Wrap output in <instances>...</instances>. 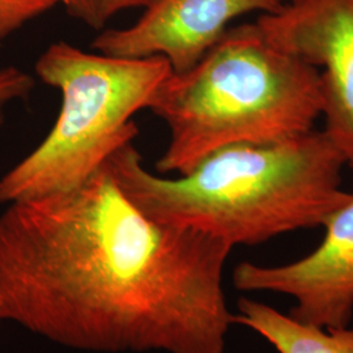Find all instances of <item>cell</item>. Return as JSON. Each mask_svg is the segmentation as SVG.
<instances>
[{"instance_id": "1", "label": "cell", "mask_w": 353, "mask_h": 353, "mask_svg": "<svg viewBox=\"0 0 353 353\" xmlns=\"http://www.w3.org/2000/svg\"><path fill=\"white\" fill-rule=\"evenodd\" d=\"M232 250L148 217L106 163L0 214V325L83 352L225 353Z\"/></svg>"}, {"instance_id": "2", "label": "cell", "mask_w": 353, "mask_h": 353, "mask_svg": "<svg viewBox=\"0 0 353 353\" xmlns=\"http://www.w3.org/2000/svg\"><path fill=\"white\" fill-rule=\"evenodd\" d=\"M108 166L154 221L232 248L322 227L350 198L341 176L347 163L323 130L278 143L225 147L176 178L147 170L132 143L115 152Z\"/></svg>"}, {"instance_id": "3", "label": "cell", "mask_w": 353, "mask_h": 353, "mask_svg": "<svg viewBox=\"0 0 353 353\" xmlns=\"http://www.w3.org/2000/svg\"><path fill=\"white\" fill-rule=\"evenodd\" d=\"M148 110L169 128L157 173L183 176L225 147L316 130L321 79L316 67L272 45L255 21L229 28L189 70L170 71Z\"/></svg>"}, {"instance_id": "4", "label": "cell", "mask_w": 353, "mask_h": 353, "mask_svg": "<svg viewBox=\"0 0 353 353\" xmlns=\"http://www.w3.org/2000/svg\"><path fill=\"white\" fill-rule=\"evenodd\" d=\"M34 70L61 92L62 106L46 138L0 178V204L6 205L84 183L137 138L134 115L148 109L172 71L161 57L118 58L64 41L43 51Z\"/></svg>"}, {"instance_id": "5", "label": "cell", "mask_w": 353, "mask_h": 353, "mask_svg": "<svg viewBox=\"0 0 353 353\" xmlns=\"http://www.w3.org/2000/svg\"><path fill=\"white\" fill-rule=\"evenodd\" d=\"M256 24L272 45L318 70L323 131L353 168V0H290Z\"/></svg>"}, {"instance_id": "6", "label": "cell", "mask_w": 353, "mask_h": 353, "mask_svg": "<svg viewBox=\"0 0 353 353\" xmlns=\"http://www.w3.org/2000/svg\"><path fill=\"white\" fill-rule=\"evenodd\" d=\"M325 237L316 249L285 265L242 262L233 271L241 292L292 297V318L321 327H344L353 321V190L330 214Z\"/></svg>"}, {"instance_id": "7", "label": "cell", "mask_w": 353, "mask_h": 353, "mask_svg": "<svg viewBox=\"0 0 353 353\" xmlns=\"http://www.w3.org/2000/svg\"><path fill=\"white\" fill-rule=\"evenodd\" d=\"M285 0H156L132 26L106 29L93 41L94 50L118 58L161 57L172 72L196 63L246 13L276 12Z\"/></svg>"}, {"instance_id": "8", "label": "cell", "mask_w": 353, "mask_h": 353, "mask_svg": "<svg viewBox=\"0 0 353 353\" xmlns=\"http://www.w3.org/2000/svg\"><path fill=\"white\" fill-rule=\"evenodd\" d=\"M234 323L265 338L278 353H353V322L344 327H321L267 303L241 297Z\"/></svg>"}, {"instance_id": "9", "label": "cell", "mask_w": 353, "mask_h": 353, "mask_svg": "<svg viewBox=\"0 0 353 353\" xmlns=\"http://www.w3.org/2000/svg\"><path fill=\"white\" fill-rule=\"evenodd\" d=\"M58 4L59 0H0V41Z\"/></svg>"}, {"instance_id": "10", "label": "cell", "mask_w": 353, "mask_h": 353, "mask_svg": "<svg viewBox=\"0 0 353 353\" xmlns=\"http://www.w3.org/2000/svg\"><path fill=\"white\" fill-rule=\"evenodd\" d=\"M34 79L24 70L0 67V127L6 121V112L14 102L26 100L34 89Z\"/></svg>"}, {"instance_id": "11", "label": "cell", "mask_w": 353, "mask_h": 353, "mask_svg": "<svg viewBox=\"0 0 353 353\" xmlns=\"http://www.w3.org/2000/svg\"><path fill=\"white\" fill-rule=\"evenodd\" d=\"M65 11L93 29H101L108 23L103 13L105 0H59Z\"/></svg>"}, {"instance_id": "12", "label": "cell", "mask_w": 353, "mask_h": 353, "mask_svg": "<svg viewBox=\"0 0 353 353\" xmlns=\"http://www.w3.org/2000/svg\"><path fill=\"white\" fill-rule=\"evenodd\" d=\"M156 0H105L103 13L106 21H109L118 12L134 10V8H147Z\"/></svg>"}]
</instances>
